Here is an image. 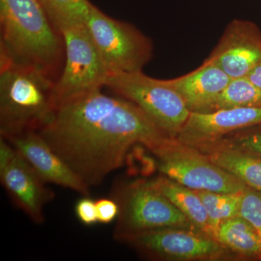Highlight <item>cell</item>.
<instances>
[{"label": "cell", "mask_w": 261, "mask_h": 261, "mask_svg": "<svg viewBox=\"0 0 261 261\" xmlns=\"http://www.w3.org/2000/svg\"><path fill=\"white\" fill-rule=\"evenodd\" d=\"M102 89L58 102L38 130L89 188L121 168L135 145L152 152L171 139L135 103Z\"/></svg>", "instance_id": "obj_1"}, {"label": "cell", "mask_w": 261, "mask_h": 261, "mask_svg": "<svg viewBox=\"0 0 261 261\" xmlns=\"http://www.w3.org/2000/svg\"><path fill=\"white\" fill-rule=\"evenodd\" d=\"M0 56L58 80L64 65V41L39 0H0Z\"/></svg>", "instance_id": "obj_2"}, {"label": "cell", "mask_w": 261, "mask_h": 261, "mask_svg": "<svg viewBox=\"0 0 261 261\" xmlns=\"http://www.w3.org/2000/svg\"><path fill=\"white\" fill-rule=\"evenodd\" d=\"M56 80L47 72L0 56V134L39 130L58 106Z\"/></svg>", "instance_id": "obj_3"}, {"label": "cell", "mask_w": 261, "mask_h": 261, "mask_svg": "<svg viewBox=\"0 0 261 261\" xmlns=\"http://www.w3.org/2000/svg\"><path fill=\"white\" fill-rule=\"evenodd\" d=\"M111 198L119 208L113 238L165 228L194 227L167 197L144 180L118 183L113 187Z\"/></svg>", "instance_id": "obj_4"}, {"label": "cell", "mask_w": 261, "mask_h": 261, "mask_svg": "<svg viewBox=\"0 0 261 261\" xmlns=\"http://www.w3.org/2000/svg\"><path fill=\"white\" fill-rule=\"evenodd\" d=\"M105 87L137 105L170 138L177 137L191 113L167 80L142 71L109 74Z\"/></svg>", "instance_id": "obj_5"}, {"label": "cell", "mask_w": 261, "mask_h": 261, "mask_svg": "<svg viewBox=\"0 0 261 261\" xmlns=\"http://www.w3.org/2000/svg\"><path fill=\"white\" fill-rule=\"evenodd\" d=\"M86 25L109 74L142 71L152 56V42L132 24L92 5Z\"/></svg>", "instance_id": "obj_6"}, {"label": "cell", "mask_w": 261, "mask_h": 261, "mask_svg": "<svg viewBox=\"0 0 261 261\" xmlns=\"http://www.w3.org/2000/svg\"><path fill=\"white\" fill-rule=\"evenodd\" d=\"M163 176L194 190L241 193L247 188L238 178L211 162L205 154L176 139L152 152Z\"/></svg>", "instance_id": "obj_7"}, {"label": "cell", "mask_w": 261, "mask_h": 261, "mask_svg": "<svg viewBox=\"0 0 261 261\" xmlns=\"http://www.w3.org/2000/svg\"><path fill=\"white\" fill-rule=\"evenodd\" d=\"M61 33L64 41L65 61L55 87L58 103L103 88L109 75L85 23L63 27Z\"/></svg>", "instance_id": "obj_8"}, {"label": "cell", "mask_w": 261, "mask_h": 261, "mask_svg": "<svg viewBox=\"0 0 261 261\" xmlns=\"http://www.w3.org/2000/svg\"><path fill=\"white\" fill-rule=\"evenodd\" d=\"M119 241L147 256L161 260H219L230 252L216 239L191 228H159L130 235Z\"/></svg>", "instance_id": "obj_9"}, {"label": "cell", "mask_w": 261, "mask_h": 261, "mask_svg": "<svg viewBox=\"0 0 261 261\" xmlns=\"http://www.w3.org/2000/svg\"><path fill=\"white\" fill-rule=\"evenodd\" d=\"M206 60L231 79L246 77L261 61L260 29L252 22L233 20Z\"/></svg>", "instance_id": "obj_10"}, {"label": "cell", "mask_w": 261, "mask_h": 261, "mask_svg": "<svg viewBox=\"0 0 261 261\" xmlns=\"http://www.w3.org/2000/svg\"><path fill=\"white\" fill-rule=\"evenodd\" d=\"M4 138L9 141L46 184L70 189L84 196L90 194V188L53 150L37 130H29Z\"/></svg>", "instance_id": "obj_11"}, {"label": "cell", "mask_w": 261, "mask_h": 261, "mask_svg": "<svg viewBox=\"0 0 261 261\" xmlns=\"http://www.w3.org/2000/svg\"><path fill=\"white\" fill-rule=\"evenodd\" d=\"M261 125V107L190 113L176 140L190 147L211 143L238 130Z\"/></svg>", "instance_id": "obj_12"}, {"label": "cell", "mask_w": 261, "mask_h": 261, "mask_svg": "<svg viewBox=\"0 0 261 261\" xmlns=\"http://www.w3.org/2000/svg\"><path fill=\"white\" fill-rule=\"evenodd\" d=\"M0 179L15 205L33 222L43 224L44 207L56 194L18 151L9 164L0 171Z\"/></svg>", "instance_id": "obj_13"}, {"label": "cell", "mask_w": 261, "mask_h": 261, "mask_svg": "<svg viewBox=\"0 0 261 261\" xmlns=\"http://www.w3.org/2000/svg\"><path fill=\"white\" fill-rule=\"evenodd\" d=\"M231 80L218 65L205 60L197 69L167 82L190 112L206 113Z\"/></svg>", "instance_id": "obj_14"}, {"label": "cell", "mask_w": 261, "mask_h": 261, "mask_svg": "<svg viewBox=\"0 0 261 261\" xmlns=\"http://www.w3.org/2000/svg\"><path fill=\"white\" fill-rule=\"evenodd\" d=\"M196 149L247 187L261 192V158L219 146H202Z\"/></svg>", "instance_id": "obj_15"}, {"label": "cell", "mask_w": 261, "mask_h": 261, "mask_svg": "<svg viewBox=\"0 0 261 261\" xmlns=\"http://www.w3.org/2000/svg\"><path fill=\"white\" fill-rule=\"evenodd\" d=\"M150 183L185 215L194 227L200 232L213 237L209 227L208 216L196 190L165 176L154 178Z\"/></svg>", "instance_id": "obj_16"}, {"label": "cell", "mask_w": 261, "mask_h": 261, "mask_svg": "<svg viewBox=\"0 0 261 261\" xmlns=\"http://www.w3.org/2000/svg\"><path fill=\"white\" fill-rule=\"evenodd\" d=\"M216 239L240 257L261 260V242L257 229L241 216H235L220 225Z\"/></svg>", "instance_id": "obj_17"}, {"label": "cell", "mask_w": 261, "mask_h": 261, "mask_svg": "<svg viewBox=\"0 0 261 261\" xmlns=\"http://www.w3.org/2000/svg\"><path fill=\"white\" fill-rule=\"evenodd\" d=\"M261 107V88L247 77L231 79L206 113L238 108Z\"/></svg>", "instance_id": "obj_18"}, {"label": "cell", "mask_w": 261, "mask_h": 261, "mask_svg": "<svg viewBox=\"0 0 261 261\" xmlns=\"http://www.w3.org/2000/svg\"><path fill=\"white\" fill-rule=\"evenodd\" d=\"M203 203L207 216L211 235L216 239L220 225L226 220L238 216L241 193H222L196 190Z\"/></svg>", "instance_id": "obj_19"}, {"label": "cell", "mask_w": 261, "mask_h": 261, "mask_svg": "<svg viewBox=\"0 0 261 261\" xmlns=\"http://www.w3.org/2000/svg\"><path fill=\"white\" fill-rule=\"evenodd\" d=\"M58 31L71 24L85 23L92 8L89 0H39Z\"/></svg>", "instance_id": "obj_20"}, {"label": "cell", "mask_w": 261, "mask_h": 261, "mask_svg": "<svg viewBox=\"0 0 261 261\" xmlns=\"http://www.w3.org/2000/svg\"><path fill=\"white\" fill-rule=\"evenodd\" d=\"M202 146L228 147L261 158V125L233 132L214 142L197 147Z\"/></svg>", "instance_id": "obj_21"}, {"label": "cell", "mask_w": 261, "mask_h": 261, "mask_svg": "<svg viewBox=\"0 0 261 261\" xmlns=\"http://www.w3.org/2000/svg\"><path fill=\"white\" fill-rule=\"evenodd\" d=\"M238 216L253 227L261 228V192L247 187L241 194Z\"/></svg>", "instance_id": "obj_22"}, {"label": "cell", "mask_w": 261, "mask_h": 261, "mask_svg": "<svg viewBox=\"0 0 261 261\" xmlns=\"http://www.w3.org/2000/svg\"><path fill=\"white\" fill-rule=\"evenodd\" d=\"M75 213L80 222L86 226H92L98 223L95 201L84 196L75 206Z\"/></svg>", "instance_id": "obj_23"}, {"label": "cell", "mask_w": 261, "mask_h": 261, "mask_svg": "<svg viewBox=\"0 0 261 261\" xmlns=\"http://www.w3.org/2000/svg\"><path fill=\"white\" fill-rule=\"evenodd\" d=\"M96 202L98 223L111 224L118 217L119 208L118 204L113 198H101Z\"/></svg>", "instance_id": "obj_24"}, {"label": "cell", "mask_w": 261, "mask_h": 261, "mask_svg": "<svg viewBox=\"0 0 261 261\" xmlns=\"http://www.w3.org/2000/svg\"><path fill=\"white\" fill-rule=\"evenodd\" d=\"M13 145L4 137L0 138V171L6 167L16 154Z\"/></svg>", "instance_id": "obj_25"}, {"label": "cell", "mask_w": 261, "mask_h": 261, "mask_svg": "<svg viewBox=\"0 0 261 261\" xmlns=\"http://www.w3.org/2000/svg\"><path fill=\"white\" fill-rule=\"evenodd\" d=\"M247 78L251 81L257 87L261 88V61L247 75Z\"/></svg>", "instance_id": "obj_26"}, {"label": "cell", "mask_w": 261, "mask_h": 261, "mask_svg": "<svg viewBox=\"0 0 261 261\" xmlns=\"http://www.w3.org/2000/svg\"><path fill=\"white\" fill-rule=\"evenodd\" d=\"M257 233H258L259 238H260V242H261V228L257 229Z\"/></svg>", "instance_id": "obj_27"}]
</instances>
